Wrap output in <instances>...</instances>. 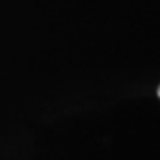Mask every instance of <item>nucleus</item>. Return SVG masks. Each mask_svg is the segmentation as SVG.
Here are the masks:
<instances>
[{
	"label": "nucleus",
	"mask_w": 160,
	"mask_h": 160,
	"mask_svg": "<svg viewBox=\"0 0 160 160\" xmlns=\"http://www.w3.org/2000/svg\"><path fill=\"white\" fill-rule=\"evenodd\" d=\"M158 96H160V87H158Z\"/></svg>",
	"instance_id": "f257e3e1"
}]
</instances>
